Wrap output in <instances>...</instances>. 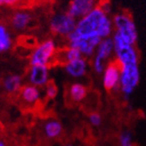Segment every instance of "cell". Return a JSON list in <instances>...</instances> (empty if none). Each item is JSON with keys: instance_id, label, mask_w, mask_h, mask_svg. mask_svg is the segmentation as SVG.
I'll use <instances>...</instances> for the list:
<instances>
[{"instance_id": "obj_1", "label": "cell", "mask_w": 146, "mask_h": 146, "mask_svg": "<svg viewBox=\"0 0 146 146\" xmlns=\"http://www.w3.org/2000/svg\"><path fill=\"white\" fill-rule=\"evenodd\" d=\"M111 38L114 43V58L120 67L119 90L125 98H129L140 82L139 52L137 44L126 43L117 34L113 33Z\"/></svg>"}, {"instance_id": "obj_2", "label": "cell", "mask_w": 146, "mask_h": 146, "mask_svg": "<svg viewBox=\"0 0 146 146\" xmlns=\"http://www.w3.org/2000/svg\"><path fill=\"white\" fill-rule=\"evenodd\" d=\"M113 31L111 17L98 4L92 11L78 21L74 31L70 33L67 38L69 43L91 38L103 40L111 38Z\"/></svg>"}, {"instance_id": "obj_3", "label": "cell", "mask_w": 146, "mask_h": 146, "mask_svg": "<svg viewBox=\"0 0 146 146\" xmlns=\"http://www.w3.org/2000/svg\"><path fill=\"white\" fill-rule=\"evenodd\" d=\"M113 33L131 44H137L138 39V32L136 23L131 15L126 11L118 12L112 17Z\"/></svg>"}, {"instance_id": "obj_4", "label": "cell", "mask_w": 146, "mask_h": 146, "mask_svg": "<svg viewBox=\"0 0 146 146\" xmlns=\"http://www.w3.org/2000/svg\"><path fill=\"white\" fill-rule=\"evenodd\" d=\"M57 49L53 40L48 39L35 47L31 55L30 62L31 65H44L49 67L53 62Z\"/></svg>"}, {"instance_id": "obj_5", "label": "cell", "mask_w": 146, "mask_h": 146, "mask_svg": "<svg viewBox=\"0 0 146 146\" xmlns=\"http://www.w3.org/2000/svg\"><path fill=\"white\" fill-rule=\"evenodd\" d=\"M94 54L92 62L93 69L97 73L101 74L104 70L107 61L111 60L110 58L114 54V43L111 36L103 39L98 44Z\"/></svg>"}, {"instance_id": "obj_6", "label": "cell", "mask_w": 146, "mask_h": 146, "mask_svg": "<svg viewBox=\"0 0 146 146\" xmlns=\"http://www.w3.org/2000/svg\"><path fill=\"white\" fill-rule=\"evenodd\" d=\"M120 67L115 58L110 60L103 71V85L105 90L111 91L119 90Z\"/></svg>"}, {"instance_id": "obj_7", "label": "cell", "mask_w": 146, "mask_h": 146, "mask_svg": "<svg viewBox=\"0 0 146 146\" xmlns=\"http://www.w3.org/2000/svg\"><path fill=\"white\" fill-rule=\"evenodd\" d=\"M77 25L76 19L68 13L58 14L52 17L50 21V30L53 33L58 35L68 36L74 31Z\"/></svg>"}, {"instance_id": "obj_8", "label": "cell", "mask_w": 146, "mask_h": 146, "mask_svg": "<svg viewBox=\"0 0 146 146\" xmlns=\"http://www.w3.org/2000/svg\"><path fill=\"white\" fill-rule=\"evenodd\" d=\"M98 5L97 0H71L67 13L74 17L82 18L94 9Z\"/></svg>"}, {"instance_id": "obj_9", "label": "cell", "mask_w": 146, "mask_h": 146, "mask_svg": "<svg viewBox=\"0 0 146 146\" xmlns=\"http://www.w3.org/2000/svg\"><path fill=\"white\" fill-rule=\"evenodd\" d=\"M28 80L30 84L38 88L44 87L50 81L49 67L44 65H31L29 70Z\"/></svg>"}, {"instance_id": "obj_10", "label": "cell", "mask_w": 146, "mask_h": 146, "mask_svg": "<svg viewBox=\"0 0 146 146\" xmlns=\"http://www.w3.org/2000/svg\"><path fill=\"white\" fill-rule=\"evenodd\" d=\"M18 94L22 103L27 105H36L41 99L40 88L30 84L23 85Z\"/></svg>"}, {"instance_id": "obj_11", "label": "cell", "mask_w": 146, "mask_h": 146, "mask_svg": "<svg viewBox=\"0 0 146 146\" xmlns=\"http://www.w3.org/2000/svg\"><path fill=\"white\" fill-rule=\"evenodd\" d=\"M88 64L84 58H80L64 64V70L68 75L73 78H81L85 75Z\"/></svg>"}, {"instance_id": "obj_12", "label": "cell", "mask_w": 146, "mask_h": 146, "mask_svg": "<svg viewBox=\"0 0 146 146\" xmlns=\"http://www.w3.org/2000/svg\"><path fill=\"white\" fill-rule=\"evenodd\" d=\"M43 131L48 139H56L63 133V125L56 119H49L43 125Z\"/></svg>"}, {"instance_id": "obj_13", "label": "cell", "mask_w": 146, "mask_h": 146, "mask_svg": "<svg viewBox=\"0 0 146 146\" xmlns=\"http://www.w3.org/2000/svg\"><path fill=\"white\" fill-rule=\"evenodd\" d=\"M87 88L84 84L81 83H74L72 84L68 90L69 98L73 103H81L87 96Z\"/></svg>"}, {"instance_id": "obj_14", "label": "cell", "mask_w": 146, "mask_h": 146, "mask_svg": "<svg viewBox=\"0 0 146 146\" xmlns=\"http://www.w3.org/2000/svg\"><path fill=\"white\" fill-rule=\"evenodd\" d=\"M22 77L20 75H11L8 76L3 83V87L5 91H7L10 94L17 93L22 88Z\"/></svg>"}, {"instance_id": "obj_15", "label": "cell", "mask_w": 146, "mask_h": 146, "mask_svg": "<svg viewBox=\"0 0 146 146\" xmlns=\"http://www.w3.org/2000/svg\"><path fill=\"white\" fill-rule=\"evenodd\" d=\"M31 21V16L27 12L19 11L13 15L11 18V24L17 30L25 29Z\"/></svg>"}, {"instance_id": "obj_16", "label": "cell", "mask_w": 146, "mask_h": 146, "mask_svg": "<svg viewBox=\"0 0 146 146\" xmlns=\"http://www.w3.org/2000/svg\"><path fill=\"white\" fill-rule=\"evenodd\" d=\"M12 45V40L6 28L0 25V53L7 51Z\"/></svg>"}, {"instance_id": "obj_17", "label": "cell", "mask_w": 146, "mask_h": 146, "mask_svg": "<svg viewBox=\"0 0 146 146\" xmlns=\"http://www.w3.org/2000/svg\"><path fill=\"white\" fill-rule=\"evenodd\" d=\"M45 97L48 99H54L58 94V88L53 81H49L44 86Z\"/></svg>"}, {"instance_id": "obj_18", "label": "cell", "mask_w": 146, "mask_h": 146, "mask_svg": "<svg viewBox=\"0 0 146 146\" xmlns=\"http://www.w3.org/2000/svg\"><path fill=\"white\" fill-rule=\"evenodd\" d=\"M119 141L121 146H133L132 135L129 131H124L120 134Z\"/></svg>"}, {"instance_id": "obj_19", "label": "cell", "mask_w": 146, "mask_h": 146, "mask_svg": "<svg viewBox=\"0 0 146 146\" xmlns=\"http://www.w3.org/2000/svg\"><path fill=\"white\" fill-rule=\"evenodd\" d=\"M89 121L90 124H92L93 126H99L102 123V117L99 113L98 112H93L91 113L89 117Z\"/></svg>"}, {"instance_id": "obj_20", "label": "cell", "mask_w": 146, "mask_h": 146, "mask_svg": "<svg viewBox=\"0 0 146 146\" xmlns=\"http://www.w3.org/2000/svg\"><path fill=\"white\" fill-rule=\"evenodd\" d=\"M20 0H0V6H14Z\"/></svg>"}, {"instance_id": "obj_21", "label": "cell", "mask_w": 146, "mask_h": 146, "mask_svg": "<svg viewBox=\"0 0 146 146\" xmlns=\"http://www.w3.org/2000/svg\"><path fill=\"white\" fill-rule=\"evenodd\" d=\"M0 146H6V144H5V143L4 141L0 140Z\"/></svg>"}, {"instance_id": "obj_22", "label": "cell", "mask_w": 146, "mask_h": 146, "mask_svg": "<svg viewBox=\"0 0 146 146\" xmlns=\"http://www.w3.org/2000/svg\"><path fill=\"white\" fill-rule=\"evenodd\" d=\"M65 146H78V145H75V144H72V143H69V144H67V145H65Z\"/></svg>"}]
</instances>
